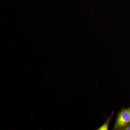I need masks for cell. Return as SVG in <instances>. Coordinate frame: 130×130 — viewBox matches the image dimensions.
Masks as SVG:
<instances>
[{
	"instance_id": "1",
	"label": "cell",
	"mask_w": 130,
	"mask_h": 130,
	"mask_svg": "<svg viewBox=\"0 0 130 130\" xmlns=\"http://www.w3.org/2000/svg\"><path fill=\"white\" fill-rule=\"evenodd\" d=\"M130 122V108L123 109L118 115L115 129H118L128 124Z\"/></svg>"
},
{
	"instance_id": "2",
	"label": "cell",
	"mask_w": 130,
	"mask_h": 130,
	"mask_svg": "<svg viewBox=\"0 0 130 130\" xmlns=\"http://www.w3.org/2000/svg\"><path fill=\"white\" fill-rule=\"evenodd\" d=\"M110 117L108 118V119L106 122L101 127H100L99 129H98V130H107L108 129V126L109 125V121H110Z\"/></svg>"
},
{
	"instance_id": "3",
	"label": "cell",
	"mask_w": 130,
	"mask_h": 130,
	"mask_svg": "<svg viewBox=\"0 0 130 130\" xmlns=\"http://www.w3.org/2000/svg\"><path fill=\"white\" fill-rule=\"evenodd\" d=\"M124 130H130V126H128V127L125 128Z\"/></svg>"
}]
</instances>
